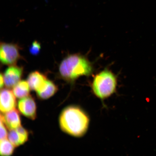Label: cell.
<instances>
[{
    "label": "cell",
    "mask_w": 156,
    "mask_h": 156,
    "mask_svg": "<svg viewBox=\"0 0 156 156\" xmlns=\"http://www.w3.org/2000/svg\"><path fill=\"white\" fill-rule=\"evenodd\" d=\"M58 121L60 128L63 132L75 137H80L86 133L89 119L80 107L71 105L62 111Z\"/></svg>",
    "instance_id": "obj_1"
},
{
    "label": "cell",
    "mask_w": 156,
    "mask_h": 156,
    "mask_svg": "<svg viewBox=\"0 0 156 156\" xmlns=\"http://www.w3.org/2000/svg\"><path fill=\"white\" fill-rule=\"evenodd\" d=\"M93 70L92 64L87 58L78 54L67 55L58 68L60 77L69 82H73L81 76L90 75Z\"/></svg>",
    "instance_id": "obj_2"
},
{
    "label": "cell",
    "mask_w": 156,
    "mask_h": 156,
    "mask_svg": "<svg viewBox=\"0 0 156 156\" xmlns=\"http://www.w3.org/2000/svg\"><path fill=\"white\" fill-rule=\"evenodd\" d=\"M117 81L115 75L110 70H103L98 73L93 80V92L101 99L107 98L115 92Z\"/></svg>",
    "instance_id": "obj_3"
},
{
    "label": "cell",
    "mask_w": 156,
    "mask_h": 156,
    "mask_svg": "<svg viewBox=\"0 0 156 156\" xmlns=\"http://www.w3.org/2000/svg\"><path fill=\"white\" fill-rule=\"evenodd\" d=\"M18 45L12 43L1 42L0 44V60L1 63L9 66L14 65L21 56Z\"/></svg>",
    "instance_id": "obj_4"
},
{
    "label": "cell",
    "mask_w": 156,
    "mask_h": 156,
    "mask_svg": "<svg viewBox=\"0 0 156 156\" xmlns=\"http://www.w3.org/2000/svg\"><path fill=\"white\" fill-rule=\"evenodd\" d=\"M17 107L19 112L27 118L32 120L36 118V104L34 98L31 95L20 99Z\"/></svg>",
    "instance_id": "obj_5"
},
{
    "label": "cell",
    "mask_w": 156,
    "mask_h": 156,
    "mask_svg": "<svg viewBox=\"0 0 156 156\" xmlns=\"http://www.w3.org/2000/svg\"><path fill=\"white\" fill-rule=\"evenodd\" d=\"M23 73L22 67L10 66L5 70L3 75L5 85L7 88L13 87L20 81Z\"/></svg>",
    "instance_id": "obj_6"
},
{
    "label": "cell",
    "mask_w": 156,
    "mask_h": 156,
    "mask_svg": "<svg viewBox=\"0 0 156 156\" xmlns=\"http://www.w3.org/2000/svg\"><path fill=\"white\" fill-rule=\"evenodd\" d=\"M9 88L1 90L0 95V109L3 114L15 108L17 102L15 95Z\"/></svg>",
    "instance_id": "obj_7"
},
{
    "label": "cell",
    "mask_w": 156,
    "mask_h": 156,
    "mask_svg": "<svg viewBox=\"0 0 156 156\" xmlns=\"http://www.w3.org/2000/svg\"><path fill=\"white\" fill-rule=\"evenodd\" d=\"M28 131L21 126L16 129L10 130L8 135L9 141L15 147L25 143L28 141Z\"/></svg>",
    "instance_id": "obj_8"
},
{
    "label": "cell",
    "mask_w": 156,
    "mask_h": 156,
    "mask_svg": "<svg viewBox=\"0 0 156 156\" xmlns=\"http://www.w3.org/2000/svg\"><path fill=\"white\" fill-rule=\"evenodd\" d=\"M47 80L46 76L44 74L38 71H35L29 73L27 81L30 89L37 92L44 87Z\"/></svg>",
    "instance_id": "obj_9"
},
{
    "label": "cell",
    "mask_w": 156,
    "mask_h": 156,
    "mask_svg": "<svg viewBox=\"0 0 156 156\" xmlns=\"http://www.w3.org/2000/svg\"><path fill=\"white\" fill-rule=\"evenodd\" d=\"M2 116L8 129L10 130L15 129L21 126L20 115L16 109L15 108L5 113L4 115H2Z\"/></svg>",
    "instance_id": "obj_10"
},
{
    "label": "cell",
    "mask_w": 156,
    "mask_h": 156,
    "mask_svg": "<svg viewBox=\"0 0 156 156\" xmlns=\"http://www.w3.org/2000/svg\"><path fill=\"white\" fill-rule=\"evenodd\" d=\"M58 89L53 82L48 79L45 84L41 90L37 92L39 98L43 100L50 98L57 92Z\"/></svg>",
    "instance_id": "obj_11"
},
{
    "label": "cell",
    "mask_w": 156,
    "mask_h": 156,
    "mask_svg": "<svg viewBox=\"0 0 156 156\" xmlns=\"http://www.w3.org/2000/svg\"><path fill=\"white\" fill-rule=\"evenodd\" d=\"M30 89L27 81H20L13 87V92L17 98L21 99L29 96Z\"/></svg>",
    "instance_id": "obj_12"
},
{
    "label": "cell",
    "mask_w": 156,
    "mask_h": 156,
    "mask_svg": "<svg viewBox=\"0 0 156 156\" xmlns=\"http://www.w3.org/2000/svg\"><path fill=\"white\" fill-rule=\"evenodd\" d=\"M15 146L6 139L1 140L0 154L1 156H11L14 151Z\"/></svg>",
    "instance_id": "obj_13"
},
{
    "label": "cell",
    "mask_w": 156,
    "mask_h": 156,
    "mask_svg": "<svg viewBox=\"0 0 156 156\" xmlns=\"http://www.w3.org/2000/svg\"><path fill=\"white\" fill-rule=\"evenodd\" d=\"M41 48L40 43L37 41H35L32 43V45L29 48V52L32 55H37L40 53Z\"/></svg>",
    "instance_id": "obj_14"
},
{
    "label": "cell",
    "mask_w": 156,
    "mask_h": 156,
    "mask_svg": "<svg viewBox=\"0 0 156 156\" xmlns=\"http://www.w3.org/2000/svg\"><path fill=\"white\" fill-rule=\"evenodd\" d=\"M7 128L4 121L2 115L1 114V140L6 139L8 136Z\"/></svg>",
    "instance_id": "obj_15"
},
{
    "label": "cell",
    "mask_w": 156,
    "mask_h": 156,
    "mask_svg": "<svg viewBox=\"0 0 156 156\" xmlns=\"http://www.w3.org/2000/svg\"><path fill=\"white\" fill-rule=\"evenodd\" d=\"M4 84L5 83L4 81L3 75L1 73V75H0V87H1V89L3 87Z\"/></svg>",
    "instance_id": "obj_16"
}]
</instances>
